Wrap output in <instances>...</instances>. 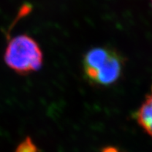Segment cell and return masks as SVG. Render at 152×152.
<instances>
[{
    "label": "cell",
    "mask_w": 152,
    "mask_h": 152,
    "mask_svg": "<svg viewBox=\"0 0 152 152\" xmlns=\"http://www.w3.org/2000/svg\"><path fill=\"white\" fill-rule=\"evenodd\" d=\"M4 59L12 69L24 75L40 69L42 53L38 43L32 37L19 35L9 42Z\"/></svg>",
    "instance_id": "cell-1"
},
{
    "label": "cell",
    "mask_w": 152,
    "mask_h": 152,
    "mask_svg": "<svg viewBox=\"0 0 152 152\" xmlns=\"http://www.w3.org/2000/svg\"><path fill=\"white\" fill-rule=\"evenodd\" d=\"M123 64L121 56L113 50L106 61L97 69L91 83L97 86L114 84L121 76Z\"/></svg>",
    "instance_id": "cell-2"
},
{
    "label": "cell",
    "mask_w": 152,
    "mask_h": 152,
    "mask_svg": "<svg viewBox=\"0 0 152 152\" xmlns=\"http://www.w3.org/2000/svg\"><path fill=\"white\" fill-rule=\"evenodd\" d=\"M113 50L105 47L91 49L83 58V72L86 79L91 83L97 69L104 64Z\"/></svg>",
    "instance_id": "cell-3"
},
{
    "label": "cell",
    "mask_w": 152,
    "mask_h": 152,
    "mask_svg": "<svg viewBox=\"0 0 152 152\" xmlns=\"http://www.w3.org/2000/svg\"><path fill=\"white\" fill-rule=\"evenodd\" d=\"M137 123L152 137V94L148 95L136 114Z\"/></svg>",
    "instance_id": "cell-4"
},
{
    "label": "cell",
    "mask_w": 152,
    "mask_h": 152,
    "mask_svg": "<svg viewBox=\"0 0 152 152\" xmlns=\"http://www.w3.org/2000/svg\"><path fill=\"white\" fill-rule=\"evenodd\" d=\"M15 152H38V149L31 137H27L18 145Z\"/></svg>",
    "instance_id": "cell-5"
},
{
    "label": "cell",
    "mask_w": 152,
    "mask_h": 152,
    "mask_svg": "<svg viewBox=\"0 0 152 152\" xmlns=\"http://www.w3.org/2000/svg\"><path fill=\"white\" fill-rule=\"evenodd\" d=\"M151 4H152V0H151Z\"/></svg>",
    "instance_id": "cell-6"
},
{
    "label": "cell",
    "mask_w": 152,
    "mask_h": 152,
    "mask_svg": "<svg viewBox=\"0 0 152 152\" xmlns=\"http://www.w3.org/2000/svg\"><path fill=\"white\" fill-rule=\"evenodd\" d=\"M151 91H152V88H151Z\"/></svg>",
    "instance_id": "cell-7"
}]
</instances>
